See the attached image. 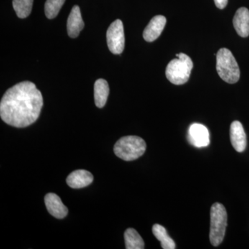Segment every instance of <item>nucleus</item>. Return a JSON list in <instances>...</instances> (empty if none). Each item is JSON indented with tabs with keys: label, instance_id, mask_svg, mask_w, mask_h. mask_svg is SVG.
<instances>
[{
	"label": "nucleus",
	"instance_id": "nucleus-1",
	"mask_svg": "<svg viewBox=\"0 0 249 249\" xmlns=\"http://www.w3.org/2000/svg\"><path fill=\"white\" fill-rule=\"evenodd\" d=\"M43 98L40 90L30 81L18 83L6 91L0 103V116L6 124L26 127L40 116Z\"/></svg>",
	"mask_w": 249,
	"mask_h": 249
},
{
	"label": "nucleus",
	"instance_id": "nucleus-2",
	"mask_svg": "<svg viewBox=\"0 0 249 249\" xmlns=\"http://www.w3.org/2000/svg\"><path fill=\"white\" fill-rule=\"evenodd\" d=\"M146 150L145 141L137 136H126L116 142L115 155L121 160L131 161L142 157Z\"/></svg>",
	"mask_w": 249,
	"mask_h": 249
},
{
	"label": "nucleus",
	"instance_id": "nucleus-3",
	"mask_svg": "<svg viewBox=\"0 0 249 249\" xmlns=\"http://www.w3.org/2000/svg\"><path fill=\"white\" fill-rule=\"evenodd\" d=\"M216 68L219 77L229 84H234L240 80V67L229 49L222 48L218 51Z\"/></svg>",
	"mask_w": 249,
	"mask_h": 249
},
{
	"label": "nucleus",
	"instance_id": "nucleus-4",
	"mask_svg": "<svg viewBox=\"0 0 249 249\" xmlns=\"http://www.w3.org/2000/svg\"><path fill=\"white\" fill-rule=\"evenodd\" d=\"M193 62L186 54H178V59H174L168 63L165 70V76L174 85H183L189 80Z\"/></svg>",
	"mask_w": 249,
	"mask_h": 249
},
{
	"label": "nucleus",
	"instance_id": "nucleus-5",
	"mask_svg": "<svg viewBox=\"0 0 249 249\" xmlns=\"http://www.w3.org/2000/svg\"><path fill=\"white\" fill-rule=\"evenodd\" d=\"M227 212L224 205L214 203L211 209L210 241L211 245L218 247L222 244L227 227Z\"/></svg>",
	"mask_w": 249,
	"mask_h": 249
},
{
	"label": "nucleus",
	"instance_id": "nucleus-6",
	"mask_svg": "<svg viewBox=\"0 0 249 249\" xmlns=\"http://www.w3.org/2000/svg\"><path fill=\"white\" fill-rule=\"evenodd\" d=\"M108 48L111 53L121 54L124 48V24L121 19H116L111 23L107 31Z\"/></svg>",
	"mask_w": 249,
	"mask_h": 249
},
{
	"label": "nucleus",
	"instance_id": "nucleus-7",
	"mask_svg": "<svg viewBox=\"0 0 249 249\" xmlns=\"http://www.w3.org/2000/svg\"><path fill=\"white\" fill-rule=\"evenodd\" d=\"M188 141L191 145L196 147L208 146L210 144L209 129L203 124H191L188 131Z\"/></svg>",
	"mask_w": 249,
	"mask_h": 249
},
{
	"label": "nucleus",
	"instance_id": "nucleus-8",
	"mask_svg": "<svg viewBox=\"0 0 249 249\" xmlns=\"http://www.w3.org/2000/svg\"><path fill=\"white\" fill-rule=\"evenodd\" d=\"M230 139L232 147L236 151H245L247 144V135L243 125L240 121H233L231 124Z\"/></svg>",
	"mask_w": 249,
	"mask_h": 249
},
{
	"label": "nucleus",
	"instance_id": "nucleus-9",
	"mask_svg": "<svg viewBox=\"0 0 249 249\" xmlns=\"http://www.w3.org/2000/svg\"><path fill=\"white\" fill-rule=\"evenodd\" d=\"M165 24L166 18L164 16H157L152 18L143 31V38L149 42L157 40L164 29Z\"/></svg>",
	"mask_w": 249,
	"mask_h": 249
},
{
	"label": "nucleus",
	"instance_id": "nucleus-10",
	"mask_svg": "<svg viewBox=\"0 0 249 249\" xmlns=\"http://www.w3.org/2000/svg\"><path fill=\"white\" fill-rule=\"evenodd\" d=\"M45 203L49 213L57 219H63L68 214V209L63 204L60 196L49 193L45 197Z\"/></svg>",
	"mask_w": 249,
	"mask_h": 249
},
{
	"label": "nucleus",
	"instance_id": "nucleus-11",
	"mask_svg": "<svg viewBox=\"0 0 249 249\" xmlns=\"http://www.w3.org/2000/svg\"><path fill=\"white\" fill-rule=\"evenodd\" d=\"M85 23L82 18L79 6H73L67 19V33L70 37L76 38L84 28Z\"/></svg>",
	"mask_w": 249,
	"mask_h": 249
},
{
	"label": "nucleus",
	"instance_id": "nucleus-12",
	"mask_svg": "<svg viewBox=\"0 0 249 249\" xmlns=\"http://www.w3.org/2000/svg\"><path fill=\"white\" fill-rule=\"evenodd\" d=\"M92 174L88 170H77L72 172L67 178L68 186L74 189L88 186L93 182Z\"/></svg>",
	"mask_w": 249,
	"mask_h": 249
},
{
	"label": "nucleus",
	"instance_id": "nucleus-13",
	"mask_svg": "<svg viewBox=\"0 0 249 249\" xmlns=\"http://www.w3.org/2000/svg\"><path fill=\"white\" fill-rule=\"evenodd\" d=\"M233 26L236 32L242 37L249 36V11L245 7H241L236 11L233 18Z\"/></svg>",
	"mask_w": 249,
	"mask_h": 249
},
{
	"label": "nucleus",
	"instance_id": "nucleus-14",
	"mask_svg": "<svg viewBox=\"0 0 249 249\" xmlns=\"http://www.w3.org/2000/svg\"><path fill=\"white\" fill-rule=\"evenodd\" d=\"M109 93V85L106 80L101 78L95 82L94 100L96 107L103 108L106 106Z\"/></svg>",
	"mask_w": 249,
	"mask_h": 249
},
{
	"label": "nucleus",
	"instance_id": "nucleus-15",
	"mask_svg": "<svg viewBox=\"0 0 249 249\" xmlns=\"http://www.w3.org/2000/svg\"><path fill=\"white\" fill-rule=\"evenodd\" d=\"M152 232L156 238L160 241V245L163 249H176V245L167 232L166 229L160 224H156L152 227Z\"/></svg>",
	"mask_w": 249,
	"mask_h": 249
},
{
	"label": "nucleus",
	"instance_id": "nucleus-16",
	"mask_svg": "<svg viewBox=\"0 0 249 249\" xmlns=\"http://www.w3.org/2000/svg\"><path fill=\"white\" fill-rule=\"evenodd\" d=\"M125 248L127 249H143L145 243L142 237L135 229L129 228L124 233Z\"/></svg>",
	"mask_w": 249,
	"mask_h": 249
},
{
	"label": "nucleus",
	"instance_id": "nucleus-17",
	"mask_svg": "<svg viewBox=\"0 0 249 249\" xmlns=\"http://www.w3.org/2000/svg\"><path fill=\"white\" fill-rule=\"evenodd\" d=\"M34 0H13V6L18 17L26 18L30 15Z\"/></svg>",
	"mask_w": 249,
	"mask_h": 249
},
{
	"label": "nucleus",
	"instance_id": "nucleus-18",
	"mask_svg": "<svg viewBox=\"0 0 249 249\" xmlns=\"http://www.w3.org/2000/svg\"><path fill=\"white\" fill-rule=\"evenodd\" d=\"M65 2V0H47L45 6V12L47 18L53 19L56 17Z\"/></svg>",
	"mask_w": 249,
	"mask_h": 249
},
{
	"label": "nucleus",
	"instance_id": "nucleus-19",
	"mask_svg": "<svg viewBox=\"0 0 249 249\" xmlns=\"http://www.w3.org/2000/svg\"><path fill=\"white\" fill-rule=\"evenodd\" d=\"M214 4L219 9H224L228 4V0H214Z\"/></svg>",
	"mask_w": 249,
	"mask_h": 249
}]
</instances>
